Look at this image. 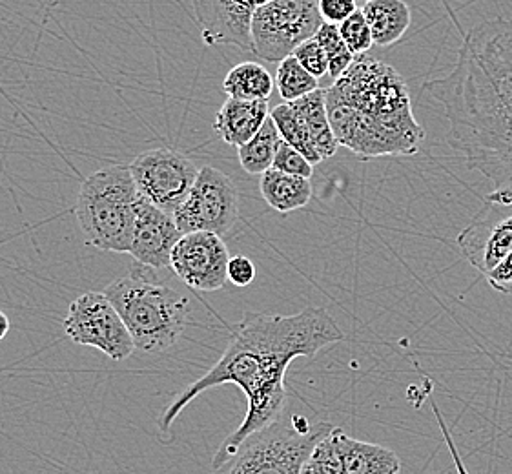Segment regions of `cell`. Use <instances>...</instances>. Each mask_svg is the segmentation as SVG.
Segmentation results:
<instances>
[{"instance_id":"25","label":"cell","mask_w":512,"mask_h":474,"mask_svg":"<svg viewBox=\"0 0 512 474\" xmlns=\"http://www.w3.org/2000/svg\"><path fill=\"white\" fill-rule=\"evenodd\" d=\"M341 39L349 46L350 52L358 55H365L374 46V37L370 31L369 22L365 19L363 11L359 8L350 15L349 19L338 24Z\"/></svg>"},{"instance_id":"4","label":"cell","mask_w":512,"mask_h":474,"mask_svg":"<svg viewBox=\"0 0 512 474\" xmlns=\"http://www.w3.org/2000/svg\"><path fill=\"white\" fill-rule=\"evenodd\" d=\"M157 272L135 261L134 267L104 289L135 347L146 354L170 351L181 340L192 312L190 299L161 281Z\"/></svg>"},{"instance_id":"14","label":"cell","mask_w":512,"mask_h":474,"mask_svg":"<svg viewBox=\"0 0 512 474\" xmlns=\"http://www.w3.org/2000/svg\"><path fill=\"white\" fill-rule=\"evenodd\" d=\"M270 117L268 101H243L228 97L214 121L216 134L228 146L246 145Z\"/></svg>"},{"instance_id":"6","label":"cell","mask_w":512,"mask_h":474,"mask_svg":"<svg viewBox=\"0 0 512 474\" xmlns=\"http://www.w3.org/2000/svg\"><path fill=\"white\" fill-rule=\"evenodd\" d=\"M336 425L312 423L307 416L283 414L276 422L250 434L236 454L214 474H301L312 449Z\"/></svg>"},{"instance_id":"2","label":"cell","mask_w":512,"mask_h":474,"mask_svg":"<svg viewBox=\"0 0 512 474\" xmlns=\"http://www.w3.org/2000/svg\"><path fill=\"white\" fill-rule=\"evenodd\" d=\"M425 90L443 106L447 141L465 165L512 185V15L467 31L454 68Z\"/></svg>"},{"instance_id":"1","label":"cell","mask_w":512,"mask_h":474,"mask_svg":"<svg viewBox=\"0 0 512 474\" xmlns=\"http://www.w3.org/2000/svg\"><path fill=\"white\" fill-rule=\"evenodd\" d=\"M345 340V332L323 307L283 316L246 312L237 323L223 356L216 365L190 383L159 418V429L168 433L177 416L206 391L232 383L246 396L245 420L219 445L212 460L214 471L225 465L250 434L276 422L287 405L288 367L296 358H314L319 351Z\"/></svg>"},{"instance_id":"16","label":"cell","mask_w":512,"mask_h":474,"mask_svg":"<svg viewBox=\"0 0 512 474\" xmlns=\"http://www.w3.org/2000/svg\"><path fill=\"white\" fill-rule=\"evenodd\" d=\"M361 11L369 22L374 46L381 48L401 41L412 24V11L405 0H369Z\"/></svg>"},{"instance_id":"19","label":"cell","mask_w":512,"mask_h":474,"mask_svg":"<svg viewBox=\"0 0 512 474\" xmlns=\"http://www.w3.org/2000/svg\"><path fill=\"white\" fill-rule=\"evenodd\" d=\"M276 88V79L259 62H241L226 73L223 92L232 99L268 101Z\"/></svg>"},{"instance_id":"22","label":"cell","mask_w":512,"mask_h":474,"mask_svg":"<svg viewBox=\"0 0 512 474\" xmlns=\"http://www.w3.org/2000/svg\"><path fill=\"white\" fill-rule=\"evenodd\" d=\"M276 88L285 103H292L299 97L316 92L319 79L308 73L294 55H290L277 64Z\"/></svg>"},{"instance_id":"10","label":"cell","mask_w":512,"mask_h":474,"mask_svg":"<svg viewBox=\"0 0 512 474\" xmlns=\"http://www.w3.org/2000/svg\"><path fill=\"white\" fill-rule=\"evenodd\" d=\"M183 234L212 232L226 236L239 219V194L232 179L214 166L199 168L190 194L174 212Z\"/></svg>"},{"instance_id":"5","label":"cell","mask_w":512,"mask_h":474,"mask_svg":"<svg viewBox=\"0 0 512 474\" xmlns=\"http://www.w3.org/2000/svg\"><path fill=\"white\" fill-rule=\"evenodd\" d=\"M139 190L128 166L113 165L82 181L75 216L90 247L130 254Z\"/></svg>"},{"instance_id":"28","label":"cell","mask_w":512,"mask_h":474,"mask_svg":"<svg viewBox=\"0 0 512 474\" xmlns=\"http://www.w3.org/2000/svg\"><path fill=\"white\" fill-rule=\"evenodd\" d=\"M318 8L323 21L330 24H341L359 10L356 0H318Z\"/></svg>"},{"instance_id":"33","label":"cell","mask_w":512,"mask_h":474,"mask_svg":"<svg viewBox=\"0 0 512 474\" xmlns=\"http://www.w3.org/2000/svg\"><path fill=\"white\" fill-rule=\"evenodd\" d=\"M356 2H358V6H363V4H365V2H369V0H356Z\"/></svg>"},{"instance_id":"3","label":"cell","mask_w":512,"mask_h":474,"mask_svg":"<svg viewBox=\"0 0 512 474\" xmlns=\"http://www.w3.org/2000/svg\"><path fill=\"white\" fill-rule=\"evenodd\" d=\"M325 97L339 146L361 161L420 152L425 130L412 112L409 86L387 62L358 55Z\"/></svg>"},{"instance_id":"30","label":"cell","mask_w":512,"mask_h":474,"mask_svg":"<svg viewBox=\"0 0 512 474\" xmlns=\"http://www.w3.org/2000/svg\"><path fill=\"white\" fill-rule=\"evenodd\" d=\"M485 279L496 292L512 296V252L505 258L502 265H498L492 272H489Z\"/></svg>"},{"instance_id":"18","label":"cell","mask_w":512,"mask_h":474,"mask_svg":"<svg viewBox=\"0 0 512 474\" xmlns=\"http://www.w3.org/2000/svg\"><path fill=\"white\" fill-rule=\"evenodd\" d=\"M290 104L296 108L297 114L301 115V119L307 124L312 143L316 146L321 159L325 161V159L334 157L338 152L339 141L332 130L330 119H328L325 90L318 88L316 92L299 97Z\"/></svg>"},{"instance_id":"23","label":"cell","mask_w":512,"mask_h":474,"mask_svg":"<svg viewBox=\"0 0 512 474\" xmlns=\"http://www.w3.org/2000/svg\"><path fill=\"white\" fill-rule=\"evenodd\" d=\"M314 39L323 46L327 53L328 75L336 81L343 73L349 70L352 62L356 61V55L350 52L349 46L341 39L338 24L323 22Z\"/></svg>"},{"instance_id":"20","label":"cell","mask_w":512,"mask_h":474,"mask_svg":"<svg viewBox=\"0 0 512 474\" xmlns=\"http://www.w3.org/2000/svg\"><path fill=\"white\" fill-rule=\"evenodd\" d=\"M281 135L272 117H268L261 130L246 145L237 148L239 165L243 166L250 176H263L274 165L277 148L281 143Z\"/></svg>"},{"instance_id":"29","label":"cell","mask_w":512,"mask_h":474,"mask_svg":"<svg viewBox=\"0 0 512 474\" xmlns=\"http://www.w3.org/2000/svg\"><path fill=\"white\" fill-rule=\"evenodd\" d=\"M256 279V265L246 256H234L228 261V281L236 287H248Z\"/></svg>"},{"instance_id":"13","label":"cell","mask_w":512,"mask_h":474,"mask_svg":"<svg viewBox=\"0 0 512 474\" xmlns=\"http://www.w3.org/2000/svg\"><path fill=\"white\" fill-rule=\"evenodd\" d=\"M181 237L183 232L177 227L174 214H168L148 203L144 197H139L130 247V256L137 263L155 270L170 268L172 250Z\"/></svg>"},{"instance_id":"26","label":"cell","mask_w":512,"mask_h":474,"mask_svg":"<svg viewBox=\"0 0 512 474\" xmlns=\"http://www.w3.org/2000/svg\"><path fill=\"white\" fill-rule=\"evenodd\" d=\"M272 168L290 174V176L307 177V179L314 176V165L308 161L305 155L297 152L296 148L287 145L285 141L279 143Z\"/></svg>"},{"instance_id":"15","label":"cell","mask_w":512,"mask_h":474,"mask_svg":"<svg viewBox=\"0 0 512 474\" xmlns=\"http://www.w3.org/2000/svg\"><path fill=\"white\" fill-rule=\"evenodd\" d=\"M339 449L345 474H401V460L389 447L363 442L339 429Z\"/></svg>"},{"instance_id":"32","label":"cell","mask_w":512,"mask_h":474,"mask_svg":"<svg viewBox=\"0 0 512 474\" xmlns=\"http://www.w3.org/2000/svg\"><path fill=\"white\" fill-rule=\"evenodd\" d=\"M11 321L2 310H0V341L4 340L10 332Z\"/></svg>"},{"instance_id":"24","label":"cell","mask_w":512,"mask_h":474,"mask_svg":"<svg viewBox=\"0 0 512 474\" xmlns=\"http://www.w3.org/2000/svg\"><path fill=\"white\" fill-rule=\"evenodd\" d=\"M301 474H345L339 449V427L321 438L303 465Z\"/></svg>"},{"instance_id":"21","label":"cell","mask_w":512,"mask_h":474,"mask_svg":"<svg viewBox=\"0 0 512 474\" xmlns=\"http://www.w3.org/2000/svg\"><path fill=\"white\" fill-rule=\"evenodd\" d=\"M270 117L276 124L281 139L287 145L296 148L297 152L305 155L314 166L323 161L321 155L318 154V150H316V146L312 143L307 124L301 119V115L297 114L296 108L292 104H277L276 108L270 112Z\"/></svg>"},{"instance_id":"27","label":"cell","mask_w":512,"mask_h":474,"mask_svg":"<svg viewBox=\"0 0 512 474\" xmlns=\"http://www.w3.org/2000/svg\"><path fill=\"white\" fill-rule=\"evenodd\" d=\"M292 55H294L297 61H299V64H301L308 73H312L316 79H321V77L327 75V53H325L323 46H321L314 37L303 42V44H299Z\"/></svg>"},{"instance_id":"9","label":"cell","mask_w":512,"mask_h":474,"mask_svg":"<svg viewBox=\"0 0 512 474\" xmlns=\"http://www.w3.org/2000/svg\"><path fill=\"white\" fill-rule=\"evenodd\" d=\"M64 332L73 343L93 347L113 361L128 360L137 349L119 310L104 292L90 290L73 299Z\"/></svg>"},{"instance_id":"31","label":"cell","mask_w":512,"mask_h":474,"mask_svg":"<svg viewBox=\"0 0 512 474\" xmlns=\"http://www.w3.org/2000/svg\"><path fill=\"white\" fill-rule=\"evenodd\" d=\"M432 413L436 416V420H438V427H440L441 434H443V440H445V444H447V449H449V453H451L452 464L456 467V473L458 474H469L467 471V467L463 464V460H461L460 453H458V447L454 444V438H452V433L449 431V427H447V423H445V418H443V414L440 413V409H438V405L436 402L432 400Z\"/></svg>"},{"instance_id":"12","label":"cell","mask_w":512,"mask_h":474,"mask_svg":"<svg viewBox=\"0 0 512 474\" xmlns=\"http://www.w3.org/2000/svg\"><path fill=\"white\" fill-rule=\"evenodd\" d=\"M230 254L223 237L212 232L183 234L172 250L170 268L190 289L217 292L228 281Z\"/></svg>"},{"instance_id":"11","label":"cell","mask_w":512,"mask_h":474,"mask_svg":"<svg viewBox=\"0 0 512 474\" xmlns=\"http://www.w3.org/2000/svg\"><path fill=\"white\" fill-rule=\"evenodd\" d=\"M128 168L141 197L168 214L183 205L199 176L194 161L174 148L146 150Z\"/></svg>"},{"instance_id":"17","label":"cell","mask_w":512,"mask_h":474,"mask_svg":"<svg viewBox=\"0 0 512 474\" xmlns=\"http://www.w3.org/2000/svg\"><path fill=\"white\" fill-rule=\"evenodd\" d=\"M259 190L268 207L281 214H290L294 210L307 207L314 196L310 179L290 176L276 168H270L261 176Z\"/></svg>"},{"instance_id":"8","label":"cell","mask_w":512,"mask_h":474,"mask_svg":"<svg viewBox=\"0 0 512 474\" xmlns=\"http://www.w3.org/2000/svg\"><path fill=\"white\" fill-rule=\"evenodd\" d=\"M456 243L461 256L483 278L512 252V185L496 186L471 225L461 230Z\"/></svg>"},{"instance_id":"7","label":"cell","mask_w":512,"mask_h":474,"mask_svg":"<svg viewBox=\"0 0 512 474\" xmlns=\"http://www.w3.org/2000/svg\"><path fill=\"white\" fill-rule=\"evenodd\" d=\"M323 22L318 0H268L252 15V52L259 59L281 62L312 39Z\"/></svg>"}]
</instances>
